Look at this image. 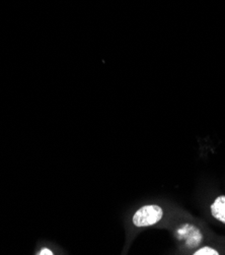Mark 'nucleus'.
Masks as SVG:
<instances>
[{
  "label": "nucleus",
  "instance_id": "obj_4",
  "mask_svg": "<svg viewBox=\"0 0 225 255\" xmlns=\"http://www.w3.org/2000/svg\"><path fill=\"white\" fill-rule=\"evenodd\" d=\"M39 255H53V251L51 249H49L48 247H44L42 248L39 252H38Z\"/></svg>",
  "mask_w": 225,
  "mask_h": 255
},
{
  "label": "nucleus",
  "instance_id": "obj_3",
  "mask_svg": "<svg viewBox=\"0 0 225 255\" xmlns=\"http://www.w3.org/2000/svg\"><path fill=\"white\" fill-rule=\"evenodd\" d=\"M218 254H219L218 251H216L211 247H203L194 253V255H218Z\"/></svg>",
  "mask_w": 225,
  "mask_h": 255
},
{
  "label": "nucleus",
  "instance_id": "obj_1",
  "mask_svg": "<svg viewBox=\"0 0 225 255\" xmlns=\"http://www.w3.org/2000/svg\"><path fill=\"white\" fill-rule=\"evenodd\" d=\"M163 217V211L156 205L140 208L133 216V224L136 227H149L157 224Z\"/></svg>",
  "mask_w": 225,
  "mask_h": 255
},
{
  "label": "nucleus",
  "instance_id": "obj_2",
  "mask_svg": "<svg viewBox=\"0 0 225 255\" xmlns=\"http://www.w3.org/2000/svg\"><path fill=\"white\" fill-rule=\"evenodd\" d=\"M211 214L212 216L225 224V196H218L211 206Z\"/></svg>",
  "mask_w": 225,
  "mask_h": 255
}]
</instances>
